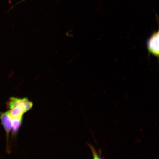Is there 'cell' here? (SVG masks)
<instances>
[{
	"instance_id": "obj_5",
	"label": "cell",
	"mask_w": 159,
	"mask_h": 159,
	"mask_svg": "<svg viewBox=\"0 0 159 159\" xmlns=\"http://www.w3.org/2000/svg\"><path fill=\"white\" fill-rule=\"evenodd\" d=\"M89 145L92 150L94 158H101L100 156L98 154L93 147L91 145Z\"/></svg>"
},
{
	"instance_id": "obj_6",
	"label": "cell",
	"mask_w": 159,
	"mask_h": 159,
	"mask_svg": "<svg viewBox=\"0 0 159 159\" xmlns=\"http://www.w3.org/2000/svg\"><path fill=\"white\" fill-rule=\"evenodd\" d=\"M26 0H21V1H19L17 3H16L13 6H12L11 8L9 10H10L12 9V8H13L15 6H16V5H18V4H20V3L22 2H23L24 1H26Z\"/></svg>"
},
{
	"instance_id": "obj_3",
	"label": "cell",
	"mask_w": 159,
	"mask_h": 159,
	"mask_svg": "<svg viewBox=\"0 0 159 159\" xmlns=\"http://www.w3.org/2000/svg\"><path fill=\"white\" fill-rule=\"evenodd\" d=\"M158 34H154L150 38L148 43L149 50L156 55L159 54Z\"/></svg>"
},
{
	"instance_id": "obj_4",
	"label": "cell",
	"mask_w": 159,
	"mask_h": 159,
	"mask_svg": "<svg viewBox=\"0 0 159 159\" xmlns=\"http://www.w3.org/2000/svg\"><path fill=\"white\" fill-rule=\"evenodd\" d=\"M23 121V117L20 118H12V134L13 135H16L21 126Z\"/></svg>"
},
{
	"instance_id": "obj_1",
	"label": "cell",
	"mask_w": 159,
	"mask_h": 159,
	"mask_svg": "<svg viewBox=\"0 0 159 159\" xmlns=\"http://www.w3.org/2000/svg\"><path fill=\"white\" fill-rule=\"evenodd\" d=\"M33 106L32 102L27 98H20L14 97H10L7 102L9 110L15 107L23 109L25 112L32 109Z\"/></svg>"
},
{
	"instance_id": "obj_2",
	"label": "cell",
	"mask_w": 159,
	"mask_h": 159,
	"mask_svg": "<svg viewBox=\"0 0 159 159\" xmlns=\"http://www.w3.org/2000/svg\"><path fill=\"white\" fill-rule=\"evenodd\" d=\"M0 119L6 134L7 150L9 152V134L12 128V118L10 116L9 111L0 114Z\"/></svg>"
}]
</instances>
